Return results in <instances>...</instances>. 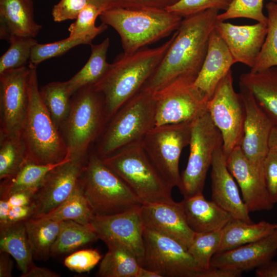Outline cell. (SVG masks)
Wrapping results in <instances>:
<instances>
[{"instance_id":"4fadbf2b","label":"cell","mask_w":277,"mask_h":277,"mask_svg":"<svg viewBox=\"0 0 277 277\" xmlns=\"http://www.w3.org/2000/svg\"><path fill=\"white\" fill-rule=\"evenodd\" d=\"M194 82L178 80L153 93L155 126L191 122L207 111L208 101Z\"/></svg>"},{"instance_id":"8d00e7d4","label":"cell","mask_w":277,"mask_h":277,"mask_svg":"<svg viewBox=\"0 0 277 277\" xmlns=\"http://www.w3.org/2000/svg\"><path fill=\"white\" fill-rule=\"evenodd\" d=\"M267 11V32L256 61L250 72L263 71L277 66V2L266 5Z\"/></svg>"},{"instance_id":"3957f363","label":"cell","mask_w":277,"mask_h":277,"mask_svg":"<svg viewBox=\"0 0 277 277\" xmlns=\"http://www.w3.org/2000/svg\"><path fill=\"white\" fill-rule=\"evenodd\" d=\"M99 17L118 34L124 52L131 53L176 31L183 17L165 9L112 8Z\"/></svg>"},{"instance_id":"4316f807","label":"cell","mask_w":277,"mask_h":277,"mask_svg":"<svg viewBox=\"0 0 277 277\" xmlns=\"http://www.w3.org/2000/svg\"><path fill=\"white\" fill-rule=\"evenodd\" d=\"M0 251L15 260L22 274L30 269L33 257L25 221L0 225Z\"/></svg>"},{"instance_id":"c3c4849f","label":"cell","mask_w":277,"mask_h":277,"mask_svg":"<svg viewBox=\"0 0 277 277\" xmlns=\"http://www.w3.org/2000/svg\"><path fill=\"white\" fill-rule=\"evenodd\" d=\"M34 210L33 204L29 206H10L6 222L3 224L25 221L33 216Z\"/></svg>"},{"instance_id":"5bb4252c","label":"cell","mask_w":277,"mask_h":277,"mask_svg":"<svg viewBox=\"0 0 277 277\" xmlns=\"http://www.w3.org/2000/svg\"><path fill=\"white\" fill-rule=\"evenodd\" d=\"M29 66L0 74V137L21 135L28 111Z\"/></svg>"},{"instance_id":"7402d4cb","label":"cell","mask_w":277,"mask_h":277,"mask_svg":"<svg viewBox=\"0 0 277 277\" xmlns=\"http://www.w3.org/2000/svg\"><path fill=\"white\" fill-rule=\"evenodd\" d=\"M211 167L212 201L233 218L253 223L250 211L241 197L234 179L227 167L223 146L214 152Z\"/></svg>"},{"instance_id":"d4e9b609","label":"cell","mask_w":277,"mask_h":277,"mask_svg":"<svg viewBox=\"0 0 277 277\" xmlns=\"http://www.w3.org/2000/svg\"><path fill=\"white\" fill-rule=\"evenodd\" d=\"M181 202L187 222L194 232L222 229L233 219L214 201L207 200L203 192L184 197Z\"/></svg>"},{"instance_id":"2e32d148","label":"cell","mask_w":277,"mask_h":277,"mask_svg":"<svg viewBox=\"0 0 277 277\" xmlns=\"http://www.w3.org/2000/svg\"><path fill=\"white\" fill-rule=\"evenodd\" d=\"M141 207L110 215L94 216L90 223L99 239L117 241L129 250L138 263L144 253L145 227Z\"/></svg>"},{"instance_id":"603a6c76","label":"cell","mask_w":277,"mask_h":277,"mask_svg":"<svg viewBox=\"0 0 277 277\" xmlns=\"http://www.w3.org/2000/svg\"><path fill=\"white\" fill-rule=\"evenodd\" d=\"M235 63L227 45L215 28L210 34L206 55L194 86L209 101Z\"/></svg>"},{"instance_id":"1f68e13d","label":"cell","mask_w":277,"mask_h":277,"mask_svg":"<svg viewBox=\"0 0 277 277\" xmlns=\"http://www.w3.org/2000/svg\"><path fill=\"white\" fill-rule=\"evenodd\" d=\"M64 161L47 165L27 162L13 177L1 181V199H7L11 194L22 191L36 192L48 172Z\"/></svg>"},{"instance_id":"52a82bcc","label":"cell","mask_w":277,"mask_h":277,"mask_svg":"<svg viewBox=\"0 0 277 277\" xmlns=\"http://www.w3.org/2000/svg\"><path fill=\"white\" fill-rule=\"evenodd\" d=\"M106 124L96 152L102 159L128 145L142 141L155 126L153 92L141 89L124 104Z\"/></svg>"},{"instance_id":"f907efd6","label":"cell","mask_w":277,"mask_h":277,"mask_svg":"<svg viewBox=\"0 0 277 277\" xmlns=\"http://www.w3.org/2000/svg\"><path fill=\"white\" fill-rule=\"evenodd\" d=\"M242 273L240 271L231 269L210 267L203 270L201 277H239Z\"/></svg>"},{"instance_id":"d590c367","label":"cell","mask_w":277,"mask_h":277,"mask_svg":"<svg viewBox=\"0 0 277 277\" xmlns=\"http://www.w3.org/2000/svg\"><path fill=\"white\" fill-rule=\"evenodd\" d=\"M27 162V151L21 136L0 137V179L15 175Z\"/></svg>"},{"instance_id":"e0dca14e","label":"cell","mask_w":277,"mask_h":277,"mask_svg":"<svg viewBox=\"0 0 277 277\" xmlns=\"http://www.w3.org/2000/svg\"><path fill=\"white\" fill-rule=\"evenodd\" d=\"M240 88L245 108L243 135L240 146L251 163L263 167L264 159L269 150V139L274 126L251 92L242 86Z\"/></svg>"},{"instance_id":"680465c9","label":"cell","mask_w":277,"mask_h":277,"mask_svg":"<svg viewBox=\"0 0 277 277\" xmlns=\"http://www.w3.org/2000/svg\"><path fill=\"white\" fill-rule=\"evenodd\" d=\"M275 228H277V224L275 225Z\"/></svg>"},{"instance_id":"ab89813d","label":"cell","mask_w":277,"mask_h":277,"mask_svg":"<svg viewBox=\"0 0 277 277\" xmlns=\"http://www.w3.org/2000/svg\"><path fill=\"white\" fill-rule=\"evenodd\" d=\"M93 39L87 37H70L53 43H37L32 48L29 63L37 66L50 58L62 55L80 45H91Z\"/></svg>"},{"instance_id":"681fc988","label":"cell","mask_w":277,"mask_h":277,"mask_svg":"<svg viewBox=\"0 0 277 277\" xmlns=\"http://www.w3.org/2000/svg\"><path fill=\"white\" fill-rule=\"evenodd\" d=\"M35 193L32 191H19L11 194L5 200L10 206H29L33 204Z\"/></svg>"},{"instance_id":"7a4b0ae2","label":"cell","mask_w":277,"mask_h":277,"mask_svg":"<svg viewBox=\"0 0 277 277\" xmlns=\"http://www.w3.org/2000/svg\"><path fill=\"white\" fill-rule=\"evenodd\" d=\"M175 34L176 31L169 39L157 47L143 48L118 55L104 76L93 85L103 96L107 123L141 90L161 63Z\"/></svg>"},{"instance_id":"f35d334b","label":"cell","mask_w":277,"mask_h":277,"mask_svg":"<svg viewBox=\"0 0 277 277\" xmlns=\"http://www.w3.org/2000/svg\"><path fill=\"white\" fill-rule=\"evenodd\" d=\"M10 46L0 58V74L13 69L26 66L31 51L37 43L33 37L14 36L9 41Z\"/></svg>"},{"instance_id":"9f6ffc18","label":"cell","mask_w":277,"mask_h":277,"mask_svg":"<svg viewBox=\"0 0 277 277\" xmlns=\"http://www.w3.org/2000/svg\"><path fill=\"white\" fill-rule=\"evenodd\" d=\"M137 277H162L160 274L144 267H141L138 272Z\"/></svg>"},{"instance_id":"ee69618b","label":"cell","mask_w":277,"mask_h":277,"mask_svg":"<svg viewBox=\"0 0 277 277\" xmlns=\"http://www.w3.org/2000/svg\"><path fill=\"white\" fill-rule=\"evenodd\" d=\"M102 259L99 252L88 249L75 251L67 256L64 265L69 270L78 273L88 272L93 269Z\"/></svg>"},{"instance_id":"ffe728a7","label":"cell","mask_w":277,"mask_h":277,"mask_svg":"<svg viewBox=\"0 0 277 277\" xmlns=\"http://www.w3.org/2000/svg\"><path fill=\"white\" fill-rule=\"evenodd\" d=\"M215 29L227 45L235 63L250 68L254 65L264 42L267 23L237 25L218 21Z\"/></svg>"},{"instance_id":"7c38bea8","label":"cell","mask_w":277,"mask_h":277,"mask_svg":"<svg viewBox=\"0 0 277 277\" xmlns=\"http://www.w3.org/2000/svg\"><path fill=\"white\" fill-rule=\"evenodd\" d=\"M207 111L223 139L226 157L240 143L243 135L245 105L240 93L235 92L230 70L208 101Z\"/></svg>"},{"instance_id":"cb8c5ba5","label":"cell","mask_w":277,"mask_h":277,"mask_svg":"<svg viewBox=\"0 0 277 277\" xmlns=\"http://www.w3.org/2000/svg\"><path fill=\"white\" fill-rule=\"evenodd\" d=\"M42 26L34 20L32 0H0V38H35Z\"/></svg>"},{"instance_id":"30bf717a","label":"cell","mask_w":277,"mask_h":277,"mask_svg":"<svg viewBox=\"0 0 277 277\" xmlns=\"http://www.w3.org/2000/svg\"><path fill=\"white\" fill-rule=\"evenodd\" d=\"M191 122L155 126L142 141L151 162L173 187L180 184V157L183 149L189 145Z\"/></svg>"},{"instance_id":"7dc6e473","label":"cell","mask_w":277,"mask_h":277,"mask_svg":"<svg viewBox=\"0 0 277 277\" xmlns=\"http://www.w3.org/2000/svg\"><path fill=\"white\" fill-rule=\"evenodd\" d=\"M263 175L268 194L277 203V152L269 150L263 161Z\"/></svg>"},{"instance_id":"277c9868","label":"cell","mask_w":277,"mask_h":277,"mask_svg":"<svg viewBox=\"0 0 277 277\" xmlns=\"http://www.w3.org/2000/svg\"><path fill=\"white\" fill-rule=\"evenodd\" d=\"M28 66V107L21 132L26 148L27 162L43 165L59 163L70 155L62 134L42 100L37 66L30 63Z\"/></svg>"},{"instance_id":"9c48e42d","label":"cell","mask_w":277,"mask_h":277,"mask_svg":"<svg viewBox=\"0 0 277 277\" xmlns=\"http://www.w3.org/2000/svg\"><path fill=\"white\" fill-rule=\"evenodd\" d=\"M190 152L178 187L184 197L203 192L207 173L215 150L223 146L222 136L208 111L191 122Z\"/></svg>"},{"instance_id":"7bdbcfd3","label":"cell","mask_w":277,"mask_h":277,"mask_svg":"<svg viewBox=\"0 0 277 277\" xmlns=\"http://www.w3.org/2000/svg\"><path fill=\"white\" fill-rule=\"evenodd\" d=\"M233 0H179L165 9L183 18L208 9L226 11Z\"/></svg>"},{"instance_id":"83f0119b","label":"cell","mask_w":277,"mask_h":277,"mask_svg":"<svg viewBox=\"0 0 277 277\" xmlns=\"http://www.w3.org/2000/svg\"><path fill=\"white\" fill-rule=\"evenodd\" d=\"M275 224L265 221L247 223L233 218L222 229L217 252L232 249L256 241L275 229Z\"/></svg>"},{"instance_id":"f5cc1de1","label":"cell","mask_w":277,"mask_h":277,"mask_svg":"<svg viewBox=\"0 0 277 277\" xmlns=\"http://www.w3.org/2000/svg\"><path fill=\"white\" fill-rule=\"evenodd\" d=\"M10 254L0 251V277H10L13 266V261Z\"/></svg>"},{"instance_id":"44dd1931","label":"cell","mask_w":277,"mask_h":277,"mask_svg":"<svg viewBox=\"0 0 277 277\" xmlns=\"http://www.w3.org/2000/svg\"><path fill=\"white\" fill-rule=\"evenodd\" d=\"M277 252V228L256 241L216 253L210 267L224 268L242 272L256 269L272 260Z\"/></svg>"},{"instance_id":"11a10c76","label":"cell","mask_w":277,"mask_h":277,"mask_svg":"<svg viewBox=\"0 0 277 277\" xmlns=\"http://www.w3.org/2000/svg\"><path fill=\"white\" fill-rule=\"evenodd\" d=\"M269 148L277 152V127L273 126L272 128L269 139Z\"/></svg>"},{"instance_id":"60d3db41","label":"cell","mask_w":277,"mask_h":277,"mask_svg":"<svg viewBox=\"0 0 277 277\" xmlns=\"http://www.w3.org/2000/svg\"><path fill=\"white\" fill-rule=\"evenodd\" d=\"M103 10L94 3L87 5L80 12L75 21L68 28L69 36L87 37L93 39L100 33L105 31L108 26L102 23L95 26L97 17L103 12Z\"/></svg>"},{"instance_id":"6da1fadb","label":"cell","mask_w":277,"mask_h":277,"mask_svg":"<svg viewBox=\"0 0 277 277\" xmlns=\"http://www.w3.org/2000/svg\"><path fill=\"white\" fill-rule=\"evenodd\" d=\"M219 11L208 9L183 17L166 53L141 89L153 93L178 80L194 82L219 21Z\"/></svg>"},{"instance_id":"ba28073f","label":"cell","mask_w":277,"mask_h":277,"mask_svg":"<svg viewBox=\"0 0 277 277\" xmlns=\"http://www.w3.org/2000/svg\"><path fill=\"white\" fill-rule=\"evenodd\" d=\"M72 96L70 112L61 127L62 135L70 156L85 157L107 123L104 97L93 85Z\"/></svg>"},{"instance_id":"f6af8a7d","label":"cell","mask_w":277,"mask_h":277,"mask_svg":"<svg viewBox=\"0 0 277 277\" xmlns=\"http://www.w3.org/2000/svg\"><path fill=\"white\" fill-rule=\"evenodd\" d=\"M103 11L112 8L166 9L179 0H91Z\"/></svg>"},{"instance_id":"bcb514c9","label":"cell","mask_w":277,"mask_h":277,"mask_svg":"<svg viewBox=\"0 0 277 277\" xmlns=\"http://www.w3.org/2000/svg\"><path fill=\"white\" fill-rule=\"evenodd\" d=\"M91 3V0H60L52 8L53 19L56 22L76 19L82 10Z\"/></svg>"},{"instance_id":"74e56055","label":"cell","mask_w":277,"mask_h":277,"mask_svg":"<svg viewBox=\"0 0 277 277\" xmlns=\"http://www.w3.org/2000/svg\"><path fill=\"white\" fill-rule=\"evenodd\" d=\"M221 234L222 229L207 232H195L187 250L202 269L210 268L212 258L219 249Z\"/></svg>"},{"instance_id":"d6a6232c","label":"cell","mask_w":277,"mask_h":277,"mask_svg":"<svg viewBox=\"0 0 277 277\" xmlns=\"http://www.w3.org/2000/svg\"><path fill=\"white\" fill-rule=\"evenodd\" d=\"M98 237L91 226L72 220L61 222L57 236L52 246L51 255L74 251L86 244L96 241Z\"/></svg>"},{"instance_id":"4dcf8cb0","label":"cell","mask_w":277,"mask_h":277,"mask_svg":"<svg viewBox=\"0 0 277 277\" xmlns=\"http://www.w3.org/2000/svg\"><path fill=\"white\" fill-rule=\"evenodd\" d=\"M61 223V222L45 216L30 218L25 221L33 258L45 260L51 256Z\"/></svg>"},{"instance_id":"e575fe53","label":"cell","mask_w":277,"mask_h":277,"mask_svg":"<svg viewBox=\"0 0 277 277\" xmlns=\"http://www.w3.org/2000/svg\"><path fill=\"white\" fill-rule=\"evenodd\" d=\"M42 100L59 130L70 111L71 99L66 82H53L39 89Z\"/></svg>"},{"instance_id":"db71d44e","label":"cell","mask_w":277,"mask_h":277,"mask_svg":"<svg viewBox=\"0 0 277 277\" xmlns=\"http://www.w3.org/2000/svg\"><path fill=\"white\" fill-rule=\"evenodd\" d=\"M257 277H277V261L270 260L255 269Z\"/></svg>"},{"instance_id":"8fae6325","label":"cell","mask_w":277,"mask_h":277,"mask_svg":"<svg viewBox=\"0 0 277 277\" xmlns=\"http://www.w3.org/2000/svg\"><path fill=\"white\" fill-rule=\"evenodd\" d=\"M144 256L141 267L162 277H201L203 270L197 265L187 248L176 240L144 228Z\"/></svg>"},{"instance_id":"9a60e30c","label":"cell","mask_w":277,"mask_h":277,"mask_svg":"<svg viewBox=\"0 0 277 277\" xmlns=\"http://www.w3.org/2000/svg\"><path fill=\"white\" fill-rule=\"evenodd\" d=\"M88 156H70L50 170L34 194L32 218L44 216L61 205L71 194L81 176Z\"/></svg>"},{"instance_id":"f546056e","label":"cell","mask_w":277,"mask_h":277,"mask_svg":"<svg viewBox=\"0 0 277 277\" xmlns=\"http://www.w3.org/2000/svg\"><path fill=\"white\" fill-rule=\"evenodd\" d=\"M109 45L108 37L98 44L90 45L91 52L87 63L78 72L66 81L71 96L82 88L95 84L107 71L110 66L106 60Z\"/></svg>"},{"instance_id":"d6986e66","label":"cell","mask_w":277,"mask_h":277,"mask_svg":"<svg viewBox=\"0 0 277 277\" xmlns=\"http://www.w3.org/2000/svg\"><path fill=\"white\" fill-rule=\"evenodd\" d=\"M141 214L145 228L171 238L187 248L195 232L188 225L181 202L143 204Z\"/></svg>"},{"instance_id":"ac0fdd59","label":"cell","mask_w":277,"mask_h":277,"mask_svg":"<svg viewBox=\"0 0 277 277\" xmlns=\"http://www.w3.org/2000/svg\"><path fill=\"white\" fill-rule=\"evenodd\" d=\"M227 167L238 183L242 198L250 212L271 210L274 204L267 191L263 175V166L253 165L243 154L240 146L226 157Z\"/></svg>"},{"instance_id":"5b68a950","label":"cell","mask_w":277,"mask_h":277,"mask_svg":"<svg viewBox=\"0 0 277 277\" xmlns=\"http://www.w3.org/2000/svg\"><path fill=\"white\" fill-rule=\"evenodd\" d=\"M78 180L95 216L118 214L143 205L132 189L96 152L88 156Z\"/></svg>"},{"instance_id":"836d02e7","label":"cell","mask_w":277,"mask_h":277,"mask_svg":"<svg viewBox=\"0 0 277 277\" xmlns=\"http://www.w3.org/2000/svg\"><path fill=\"white\" fill-rule=\"evenodd\" d=\"M94 216L78 180L69 196L54 210L42 216L60 222L72 220L83 225L91 226V222Z\"/></svg>"},{"instance_id":"816d5d0a","label":"cell","mask_w":277,"mask_h":277,"mask_svg":"<svg viewBox=\"0 0 277 277\" xmlns=\"http://www.w3.org/2000/svg\"><path fill=\"white\" fill-rule=\"evenodd\" d=\"M21 277H59L60 275L47 268L41 267L33 264Z\"/></svg>"},{"instance_id":"8992f818","label":"cell","mask_w":277,"mask_h":277,"mask_svg":"<svg viewBox=\"0 0 277 277\" xmlns=\"http://www.w3.org/2000/svg\"><path fill=\"white\" fill-rule=\"evenodd\" d=\"M132 189L143 204L173 202V188L163 178L146 152L142 141L102 159Z\"/></svg>"},{"instance_id":"6f0895ef","label":"cell","mask_w":277,"mask_h":277,"mask_svg":"<svg viewBox=\"0 0 277 277\" xmlns=\"http://www.w3.org/2000/svg\"><path fill=\"white\" fill-rule=\"evenodd\" d=\"M273 1H274V2H277V0H272Z\"/></svg>"},{"instance_id":"f1b7e54d","label":"cell","mask_w":277,"mask_h":277,"mask_svg":"<svg viewBox=\"0 0 277 277\" xmlns=\"http://www.w3.org/2000/svg\"><path fill=\"white\" fill-rule=\"evenodd\" d=\"M108 252L102 260L96 276L100 277H137L141 266L134 255L120 243L103 241Z\"/></svg>"},{"instance_id":"b9f144b4","label":"cell","mask_w":277,"mask_h":277,"mask_svg":"<svg viewBox=\"0 0 277 277\" xmlns=\"http://www.w3.org/2000/svg\"><path fill=\"white\" fill-rule=\"evenodd\" d=\"M264 0H233L228 8L218 15L220 22L236 18H246L267 23L263 11Z\"/></svg>"},{"instance_id":"484cf974","label":"cell","mask_w":277,"mask_h":277,"mask_svg":"<svg viewBox=\"0 0 277 277\" xmlns=\"http://www.w3.org/2000/svg\"><path fill=\"white\" fill-rule=\"evenodd\" d=\"M239 84L251 92L273 126L277 127V66L244 73L240 77Z\"/></svg>"}]
</instances>
